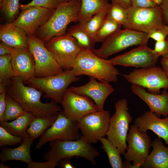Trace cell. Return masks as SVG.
Returning <instances> with one entry per match:
<instances>
[{
	"instance_id": "6da1fadb",
	"label": "cell",
	"mask_w": 168,
	"mask_h": 168,
	"mask_svg": "<svg viewBox=\"0 0 168 168\" xmlns=\"http://www.w3.org/2000/svg\"><path fill=\"white\" fill-rule=\"evenodd\" d=\"M24 82L22 77H13L7 87V94L17 102L25 112L35 117H38L58 115L62 111L58 103L53 100L49 102H42L41 98L43 92L26 86Z\"/></svg>"
},
{
	"instance_id": "7a4b0ae2",
	"label": "cell",
	"mask_w": 168,
	"mask_h": 168,
	"mask_svg": "<svg viewBox=\"0 0 168 168\" xmlns=\"http://www.w3.org/2000/svg\"><path fill=\"white\" fill-rule=\"evenodd\" d=\"M81 0L63 2L48 21L36 31L35 36L44 43L53 37L66 34L69 24L78 21Z\"/></svg>"
},
{
	"instance_id": "3957f363",
	"label": "cell",
	"mask_w": 168,
	"mask_h": 168,
	"mask_svg": "<svg viewBox=\"0 0 168 168\" xmlns=\"http://www.w3.org/2000/svg\"><path fill=\"white\" fill-rule=\"evenodd\" d=\"M75 75H86L100 82H116L119 74L118 70L109 59L101 58L91 50L82 49L72 69Z\"/></svg>"
},
{
	"instance_id": "277c9868",
	"label": "cell",
	"mask_w": 168,
	"mask_h": 168,
	"mask_svg": "<svg viewBox=\"0 0 168 168\" xmlns=\"http://www.w3.org/2000/svg\"><path fill=\"white\" fill-rule=\"evenodd\" d=\"M50 149L43 156L45 161L51 162L56 167L62 159L79 156L84 158L92 164H96V158L100 155L97 149L81 135L76 140H57L50 142Z\"/></svg>"
},
{
	"instance_id": "5b68a950",
	"label": "cell",
	"mask_w": 168,
	"mask_h": 168,
	"mask_svg": "<svg viewBox=\"0 0 168 168\" xmlns=\"http://www.w3.org/2000/svg\"><path fill=\"white\" fill-rule=\"evenodd\" d=\"M149 39L147 33L127 28L120 29L104 41L100 47L92 51L105 58L132 46L147 44Z\"/></svg>"
},
{
	"instance_id": "8992f818",
	"label": "cell",
	"mask_w": 168,
	"mask_h": 168,
	"mask_svg": "<svg viewBox=\"0 0 168 168\" xmlns=\"http://www.w3.org/2000/svg\"><path fill=\"white\" fill-rule=\"evenodd\" d=\"M80 79L72 69L47 77H34L24 82L44 92L46 97L50 98L58 103H61L69 85Z\"/></svg>"
},
{
	"instance_id": "52a82bcc",
	"label": "cell",
	"mask_w": 168,
	"mask_h": 168,
	"mask_svg": "<svg viewBox=\"0 0 168 168\" xmlns=\"http://www.w3.org/2000/svg\"><path fill=\"white\" fill-rule=\"evenodd\" d=\"M126 99H119L115 104V112L110 117L107 139L115 146L121 155H124L127 148L126 137L132 117L128 111Z\"/></svg>"
},
{
	"instance_id": "ba28073f",
	"label": "cell",
	"mask_w": 168,
	"mask_h": 168,
	"mask_svg": "<svg viewBox=\"0 0 168 168\" xmlns=\"http://www.w3.org/2000/svg\"><path fill=\"white\" fill-rule=\"evenodd\" d=\"M127 18L124 26L148 34L152 30L165 28L166 25L160 6L151 8L131 6L126 9Z\"/></svg>"
},
{
	"instance_id": "9c48e42d",
	"label": "cell",
	"mask_w": 168,
	"mask_h": 168,
	"mask_svg": "<svg viewBox=\"0 0 168 168\" xmlns=\"http://www.w3.org/2000/svg\"><path fill=\"white\" fill-rule=\"evenodd\" d=\"M63 69H72L82 49L76 40L66 34L54 37L44 43Z\"/></svg>"
},
{
	"instance_id": "30bf717a",
	"label": "cell",
	"mask_w": 168,
	"mask_h": 168,
	"mask_svg": "<svg viewBox=\"0 0 168 168\" xmlns=\"http://www.w3.org/2000/svg\"><path fill=\"white\" fill-rule=\"evenodd\" d=\"M28 48L35 63V77H47L63 71L42 41L35 35H28Z\"/></svg>"
},
{
	"instance_id": "8fae6325",
	"label": "cell",
	"mask_w": 168,
	"mask_h": 168,
	"mask_svg": "<svg viewBox=\"0 0 168 168\" xmlns=\"http://www.w3.org/2000/svg\"><path fill=\"white\" fill-rule=\"evenodd\" d=\"M124 77L128 82L147 88L150 93L159 94L161 89L168 88V77L159 67L135 69Z\"/></svg>"
},
{
	"instance_id": "7c38bea8",
	"label": "cell",
	"mask_w": 168,
	"mask_h": 168,
	"mask_svg": "<svg viewBox=\"0 0 168 168\" xmlns=\"http://www.w3.org/2000/svg\"><path fill=\"white\" fill-rule=\"evenodd\" d=\"M110 115L107 110H97L83 117L77 122L82 136L89 143H96L106 135Z\"/></svg>"
},
{
	"instance_id": "4fadbf2b",
	"label": "cell",
	"mask_w": 168,
	"mask_h": 168,
	"mask_svg": "<svg viewBox=\"0 0 168 168\" xmlns=\"http://www.w3.org/2000/svg\"><path fill=\"white\" fill-rule=\"evenodd\" d=\"M128 143L124 155L125 160L141 167L149 154L152 141L147 133L140 132L134 124L132 125L126 137Z\"/></svg>"
},
{
	"instance_id": "5bb4252c",
	"label": "cell",
	"mask_w": 168,
	"mask_h": 168,
	"mask_svg": "<svg viewBox=\"0 0 168 168\" xmlns=\"http://www.w3.org/2000/svg\"><path fill=\"white\" fill-rule=\"evenodd\" d=\"M61 112L53 125L41 135L36 149H40L49 142L57 140H76L80 138L77 122L70 120Z\"/></svg>"
},
{
	"instance_id": "9a60e30c",
	"label": "cell",
	"mask_w": 168,
	"mask_h": 168,
	"mask_svg": "<svg viewBox=\"0 0 168 168\" xmlns=\"http://www.w3.org/2000/svg\"><path fill=\"white\" fill-rule=\"evenodd\" d=\"M61 104L62 113L75 122H77L86 115L98 110L92 99L77 94L69 88L66 91Z\"/></svg>"
},
{
	"instance_id": "2e32d148",
	"label": "cell",
	"mask_w": 168,
	"mask_h": 168,
	"mask_svg": "<svg viewBox=\"0 0 168 168\" xmlns=\"http://www.w3.org/2000/svg\"><path fill=\"white\" fill-rule=\"evenodd\" d=\"M159 56L147 44L140 45L109 59L114 66L148 68L156 66Z\"/></svg>"
},
{
	"instance_id": "e0dca14e",
	"label": "cell",
	"mask_w": 168,
	"mask_h": 168,
	"mask_svg": "<svg viewBox=\"0 0 168 168\" xmlns=\"http://www.w3.org/2000/svg\"><path fill=\"white\" fill-rule=\"evenodd\" d=\"M55 10L30 6L21 10L12 23L22 29L28 35H34L37 30L48 21Z\"/></svg>"
},
{
	"instance_id": "ac0fdd59",
	"label": "cell",
	"mask_w": 168,
	"mask_h": 168,
	"mask_svg": "<svg viewBox=\"0 0 168 168\" xmlns=\"http://www.w3.org/2000/svg\"><path fill=\"white\" fill-rule=\"evenodd\" d=\"M69 88L77 94L91 98L99 111L104 110L106 99L114 91L109 83L98 82L91 77H90L89 82L85 84L78 86H71Z\"/></svg>"
},
{
	"instance_id": "d6986e66",
	"label": "cell",
	"mask_w": 168,
	"mask_h": 168,
	"mask_svg": "<svg viewBox=\"0 0 168 168\" xmlns=\"http://www.w3.org/2000/svg\"><path fill=\"white\" fill-rule=\"evenodd\" d=\"M134 124L142 132L151 130L168 145V116L161 119L155 113L147 111L135 119Z\"/></svg>"
},
{
	"instance_id": "ffe728a7",
	"label": "cell",
	"mask_w": 168,
	"mask_h": 168,
	"mask_svg": "<svg viewBox=\"0 0 168 168\" xmlns=\"http://www.w3.org/2000/svg\"><path fill=\"white\" fill-rule=\"evenodd\" d=\"M132 92L148 106L150 111L160 117L168 116V93L164 89L161 94L147 92L144 87L136 84L131 86Z\"/></svg>"
},
{
	"instance_id": "44dd1931",
	"label": "cell",
	"mask_w": 168,
	"mask_h": 168,
	"mask_svg": "<svg viewBox=\"0 0 168 168\" xmlns=\"http://www.w3.org/2000/svg\"><path fill=\"white\" fill-rule=\"evenodd\" d=\"M12 64L16 77H22L24 82L35 77V63L29 48L15 49Z\"/></svg>"
},
{
	"instance_id": "7402d4cb",
	"label": "cell",
	"mask_w": 168,
	"mask_h": 168,
	"mask_svg": "<svg viewBox=\"0 0 168 168\" xmlns=\"http://www.w3.org/2000/svg\"><path fill=\"white\" fill-rule=\"evenodd\" d=\"M0 39L2 43L15 49L29 48L26 34L12 22L0 25Z\"/></svg>"
},
{
	"instance_id": "603a6c76",
	"label": "cell",
	"mask_w": 168,
	"mask_h": 168,
	"mask_svg": "<svg viewBox=\"0 0 168 168\" xmlns=\"http://www.w3.org/2000/svg\"><path fill=\"white\" fill-rule=\"evenodd\" d=\"M34 139L29 136L23 138L22 142L14 148L5 147L0 154L1 162L16 160L24 162L27 164L33 161L30 153V148Z\"/></svg>"
},
{
	"instance_id": "cb8c5ba5",
	"label": "cell",
	"mask_w": 168,
	"mask_h": 168,
	"mask_svg": "<svg viewBox=\"0 0 168 168\" xmlns=\"http://www.w3.org/2000/svg\"><path fill=\"white\" fill-rule=\"evenodd\" d=\"M153 147L141 167L145 168H168V147L163 144L161 138L152 142Z\"/></svg>"
},
{
	"instance_id": "d4e9b609",
	"label": "cell",
	"mask_w": 168,
	"mask_h": 168,
	"mask_svg": "<svg viewBox=\"0 0 168 168\" xmlns=\"http://www.w3.org/2000/svg\"><path fill=\"white\" fill-rule=\"evenodd\" d=\"M34 118L32 114L25 112L11 122L1 121L0 126L12 134L23 138L29 136L27 130Z\"/></svg>"
},
{
	"instance_id": "484cf974",
	"label": "cell",
	"mask_w": 168,
	"mask_h": 168,
	"mask_svg": "<svg viewBox=\"0 0 168 168\" xmlns=\"http://www.w3.org/2000/svg\"><path fill=\"white\" fill-rule=\"evenodd\" d=\"M111 3L105 0H81L78 21L84 25L95 14L109 7Z\"/></svg>"
},
{
	"instance_id": "4316f807",
	"label": "cell",
	"mask_w": 168,
	"mask_h": 168,
	"mask_svg": "<svg viewBox=\"0 0 168 168\" xmlns=\"http://www.w3.org/2000/svg\"><path fill=\"white\" fill-rule=\"evenodd\" d=\"M66 34L74 38L82 49L92 51L95 43L92 37L85 28L84 25L78 22L68 29Z\"/></svg>"
},
{
	"instance_id": "83f0119b",
	"label": "cell",
	"mask_w": 168,
	"mask_h": 168,
	"mask_svg": "<svg viewBox=\"0 0 168 168\" xmlns=\"http://www.w3.org/2000/svg\"><path fill=\"white\" fill-rule=\"evenodd\" d=\"M58 114L35 117L27 130L29 136L34 139L38 138L53 125Z\"/></svg>"
},
{
	"instance_id": "f1b7e54d",
	"label": "cell",
	"mask_w": 168,
	"mask_h": 168,
	"mask_svg": "<svg viewBox=\"0 0 168 168\" xmlns=\"http://www.w3.org/2000/svg\"><path fill=\"white\" fill-rule=\"evenodd\" d=\"M12 55L0 56V88H7L11 79L16 77L12 64Z\"/></svg>"
},
{
	"instance_id": "f546056e",
	"label": "cell",
	"mask_w": 168,
	"mask_h": 168,
	"mask_svg": "<svg viewBox=\"0 0 168 168\" xmlns=\"http://www.w3.org/2000/svg\"><path fill=\"white\" fill-rule=\"evenodd\" d=\"M102 148L106 153L110 164L112 168H124V162L117 147L107 138L104 137L99 138Z\"/></svg>"
},
{
	"instance_id": "4dcf8cb0",
	"label": "cell",
	"mask_w": 168,
	"mask_h": 168,
	"mask_svg": "<svg viewBox=\"0 0 168 168\" xmlns=\"http://www.w3.org/2000/svg\"><path fill=\"white\" fill-rule=\"evenodd\" d=\"M110 7L95 14L84 25L86 29L94 38L106 19Z\"/></svg>"
},
{
	"instance_id": "1f68e13d",
	"label": "cell",
	"mask_w": 168,
	"mask_h": 168,
	"mask_svg": "<svg viewBox=\"0 0 168 168\" xmlns=\"http://www.w3.org/2000/svg\"><path fill=\"white\" fill-rule=\"evenodd\" d=\"M6 107L3 121H12L19 117L25 111L21 106L13 98L6 95Z\"/></svg>"
},
{
	"instance_id": "d6a6232c",
	"label": "cell",
	"mask_w": 168,
	"mask_h": 168,
	"mask_svg": "<svg viewBox=\"0 0 168 168\" xmlns=\"http://www.w3.org/2000/svg\"><path fill=\"white\" fill-rule=\"evenodd\" d=\"M122 26L107 16L103 25L94 37L96 43L103 42L109 36L120 29Z\"/></svg>"
},
{
	"instance_id": "836d02e7",
	"label": "cell",
	"mask_w": 168,
	"mask_h": 168,
	"mask_svg": "<svg viewBox=\"0 0 168 168\" xmlns=\"http://www.w3.org/2000/svg\"><path fill=\"white\" fill-rule=\"evenodd\" d=\"M19 0H0L1 11L10 22L16 18L21 10Z\"/></svg>"
},
{
	"instance_id": "e575fe53",
	"label": "cell",
	"mask_w": 168,
	"mask_h": 168,
	"mask_svg": "<svg viewBox=\"0 0 168 168\" xmlns=\"http://www.w3.org/2000/svg\"><path fill=\"white\" fill-rule=\"evenodd\" d=\"M107 17L118 24L124 26L127 18L126 9L117 4L111 3Z\"/></svg>"
},
{
	"instance_id": "d590c367",
	"label": "cell",
	"mask_w": 168,
	"mask_h": 168,
	"mask_svg": "<svg viewBox=\"0 0 168 168\" xmlns=\"http://www.w3.org/2000/svg\"><path fill=\"white\" fill-rule=\"evenodd\" d=\"M23 138L15 136L0 126V147L15 145L21 143Z\"/></svg>"
},
{
	"instance_id": "8d00e7d4",
	"label": "cell",
	"mask_w": 168,
	"mask_h": 168,
	"mask_svg": "<svg viewBox=\"0 0 168 168\" xmlns=\"http://www.w3.org/2000/svg\"><path fill=\"white\" fill-rule=\"evenodd\" d=\"M63 2L62 0H32L29 3L20 5L21 10L32 6H37L54 10Z\"/></svg>"
},
{
	"instance_id": "74e56055",
	"label": "cell",
	"mask_w": 168,
	"mask_h": 168,
	"mask_svg": "<svg viewBox=\"0 0 168 168\" xmlns=\"http://www.w3.org/2000/svg\"><path fill=\"white\" fill-rule=\"evenodd\" d=\"M153 49L159 57L168 54V36L164 40L156 41Z\"/></svg>"
},
{
	"instance_id": "f35d334b",
	"label": "cell",
	"mask_w": 168,
	"mask_h": 168,
	"mask_svg": "<svg viewBox=\"0 0 168 168\" xmlns=\"http://www.w3.org/2000/svg\"><path fill=\"white\" fill-rule=\"evenodd\" d=\"M149 38H151L156 41L165 40L168 36V31L164 28L155 30L148 33Z\"/></svg>"
},
{
	"instance_id": "ab89813d",
	"label": "cell",
	"mask_w": 168,
	"mask_h": 168,
	"mask_svg": "<svg viewBox=\"0 0 168 168\" xmlns=\"http://www.w3.org/2000/svg\"><path fill=\"white\" fill-rule=\"evenodd\" d=\"M131 6L139 8H151L158 5L152 0H131Z\"/></svg>"
},
{
	"instance_id": "60d3db41",
	"label": "cell",
	"mask_w": 168,
	"mask_h": 168,
	"mask_svg": "<svg viewBox=\"0 0 168 168\" xmlns=\"http://www.w3.org/2000/svg\"><path fill=\"white\" fill-rule=\"evenodd\" d=\"M7 93V89L0 91V122L3 121V116L6 109Z\"/></svg>"
},
{
	"instance_id": "b9f144b4",
	"label": "cell",
	"mask_w": 168,
	"mask_h": 168,
	"mask_svg": "<svg viewBox=\"0 0 168 168\" xmlns=\"http://www.w3.org/2000/svg\"><path fill=\"white\" fill-rule=\"evenodd\" d=\"M28 168H54L55 166L50 161H46L44 162H37L32 161L27 164Z\"/></svg>"
},
{
	"instance_id": "7bdbcfd3",
	"label": "cell",
	"mask_w": 168,
	"mask_h": 168,
	"mask_svg": "<svg viewBox=\"0 0 168 168\" xmlns=\"http://www.w3.org/2000/svg\"><path fill=\"white\" fill-rule=\"evenodd\" d=\"M166 25H168V0H163L160 6Z\"/></svg>"
},
{
	"instance_id": "ee69618b",
	"label": "cell",
	"mask_w": 168,
	"mask_h": 168,
	"mask_svg": "<svg viewBox=\"0 0 168 168\" xmlns=\"http://www.w3.org/2000/svg\"><path fill=\"white\" fill-rule=\"evenodd\" d=\"M15 50V48L10 47L3 43L0 44V55L7 54H12Z\"/></svg>"
},
{
	"instance_id": "f6af8a7d",
	"label": "cell",
	"mask_w": 168,
	"mask_h": 168,
	"mask_svg": "<svg viewBox=\"0 0 168 168\" xmlns=\"http://www.w3.org/2000/svg\"><path fill=\"white\" fill-rule=\"evenodd\" d=\"M71 158H65L62 159L57 164L58 167L63 168H74L75 166L71 161Z\"/></svg>"
},
{
	"instance_id": "bcb514c9",
	"label": "cell",
	"mask_w": 168,
	"mask_h": 168,
	"mask_svg": "<svg viewBox=\"0 0 168 168\" xmlns=\"http://www.w3.org/2000/svg\"><path fill=\"white\" fill-rule=\"evenodd\" d=\"M111 3L117 4L127 9L131 6V0H110Z\"/></svg>"
},
{
	"instance_id": "7dc6e473",
	"label": "cell",
	"mask_w": 168,
	"mask_h": 168,
	"mask_svg": "<svg viewBox=\"0 0 168 168\" xmlns=\"http://www.w3.org/2000/svg\"><path fill=\"white\" fill-rule=\"evenodd\" d=\"M161 60L162 69L168 77V54L163 56Z\"/></svg>"
},
{
	"instance_id": "c3c4849f",
	"label": "cell",
	"mask_w": 168,
	"mask_h": 168,
	"mask_svg": "<svg viewBox=\"0 0 168 168\" xmlns=\"http://www.w3.org/2000/svg\"><path fill=\"white\" fill-rule=\"evenodd\" d=\"M124 168H139L140 167L133 164L132 165L130 161L125 160L124 162Z\"/></svg>"
},
{
	"instance_id": "681fc988",
	"label": "cell",
	"mask_w": 168,
	"mask_h": 168,
	"mask_svg": "<svg viewBox=\"0 0 168 168\" xmlns=\"http://www.w3.org/2000/svg\"><path fill=\"white\" fill-rule=\"evenodd\" d=\"M156 4L160 6L162 3L163 0H152Z\"/></svg>"
},
{
	"instance_id": "f907efd6",
	"label": "cell",
	"mask_w": 168,
	"mask_h": 168,
	"mask_svg": "<svg viewBox=\"0 0 168 168\" xmlns=\"http://www.w3.org/2000/svg\"><path fill=\"white\" fill-rule=\"evenodd\" d=\"M10 167L4 164V162H2L0 164V168H9Z\"/></svg>"
},
{
	"instance_id": "816d5d0a",
	"label": "cell",
	"mask_w": 168,
	"mask_h": 168,
	"mask_svg": "<svg viewBox=\"0 0 168 168\" xmlns=\"http://www.w3.org/2000/svg\"><path fill=\"white\" fill-rule=\"evenodd\" d=\"M165 28L168 31V25H166L165 27Z\"/></svg>"
},
{
	"instance_id": "f5cc1de1",
	"label": "cell",
	"mask_w": 168,
	"mask_h": 168,
	"mask_svg": "<svg viewBox=\"0 0 168 168\" xmlns=\"http://www.w3.org/2000/svg\"><path fill=\"white\" fill-rule=\"evenodd\" d=\"M63 2L68 1L70 0H62Z\"/></svg>"
},
{
	"instance_id": "db71d44e",
	"label": "cell",
	"mask_w": 168,
	"mask_h": 168,
	"mask_svg": "<svg viewBox=\"0 0 168 168\" xmlns=\"http://www.w3.org/2000/svg\"><path fill=\"white\" fill-rule=\"evenodd\" d=\"M105 0L108 1V0Z\"/></svg>"
}]
</instances>
